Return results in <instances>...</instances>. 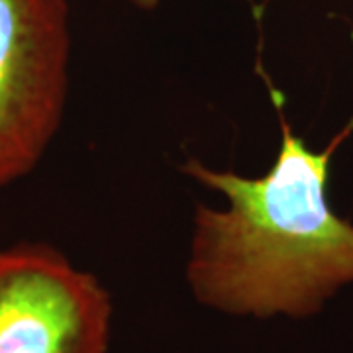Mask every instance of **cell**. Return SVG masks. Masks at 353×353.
Here are the masks:
<instances>
[{
    "mask_svg": "<svg viewBox=\"0 0 353 353\" xmlns=\"http://www.w3.org/2000/svg\"><path fill=\"white\" fill-rule=\"evenodd\" d=\"M281 124L277 157L259 176L218 171L187 159L183 173L226 196L216 210L199 204L187 261L194 299L216 312L267 320L308 318L353 283V224L328 201L330 165L353 132V118L324 152H312L285 116V97L271 85Z\"/></svg>",
    "mask_w": 353,
    "mask_h": 353,
    "instance_id": "cell-1",
    "label": "cell"
},
{
    "mask_svg": "<svg viewBox=\"0 0 353 353\" xmlns=\"http://www.w3.org/2000/svg\"><path fill=\"white\" fill-rule=\"evenodd\" d=\"M65 0H0V189L41 161L69 88Z\"/></svg>",
    "mask_w": 353,
    "mask_h": 353,
    "instance_id": "cell-2",
    "label": "cell"
},
{
    "mask_svg": "<svg viewBox=\"0 0 353 353\" xmlns=\"http://www.w3.org/2000/svg\"><path fill=\"white\" fill-rule=\"evenodd\" d=\"M112 299L46 243L0 250V353H110Z\"/></svg>",
    "mask_w": 353,
    "mask_h": 353,
    "instance_id": "cell-3",
    "label": "cell"
},
{
    "mask_svg": "<svg viewBox=\"0 0 353 353\" xmlns=\"http://www.w3.org/2000/svg\"><path fill=\"white\" fill-rule=\"evenodd\" d=\"M128 2L134 4L139 10H155L159 4V0H128Z\"/></svg>",
    "mask_w": 353,
    "mask_h": 353,
    "instance_id": "cell-4",
    "label": "cell"
}]
</instances>
